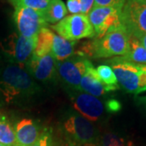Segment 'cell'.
Masks as SVG:
<instances>
[{
	"instance_id": "obj_23",
	"label": "cell",
	"mask_w": 146,
	"mask_h": 146,
	"mask_svg": "<svg viewBox=\"0 0 146 146\" xmlns=\"http://www.w3.org/2000/svg\"><path fill=\"white\" fill-rule=\"evenodd\" d=\"M31 146H53L52 131L49 128L42 131L39 138Z\"/></svg>"
},
{
	"instance_id": "obj_22",
	"label": "cell",
	"mask_w": 146,
	"mask_h": 146,
	"mask_svg": "<svg viewBox=\"0 0 146 146\" xmlns=\"http://www.w3.org/2000/svg\"><path fill=\"white\" fill-rule=\"evenodd\" d=\"M101 146H127V145L124 140L119 136L114 133H106L102 139Z\"/></svg>"
},
{
	"instance_id": "obj_28",
	"label": "cell",
	"mask_w": 146,
	"mask_h": 146,
	"mask_svg": "<svg viewBox=\"0 0 146 146\" xmlns=\"http://www.w3.org/2000/svg\"><path fill=\"white\" fill-rule=\"evenodd\" d=\"M139 40H140V42H141V44L143 45V46L145 48L146 50V34H144V35H142L141 36H140L139 38H138Z\"/></svg>"
},
{
	"instance_id": "obj_14",
	"label": "cell",
	"mask_w": 146,
	"mask_h": 146,
	"mask_svg": "<svg viewBox=\"0 0 146 146\" xmlns=\"http://www.w3.org/2000/svg\"><path fill=\"white\" fill-rule=\"evenodd\" d=\"M80 89L94 97H102L105 94L112 91V89L102 82L93 63L89 60L87 63L85 73L80 81Z\"/></svg>"
},
{
	"instance_id": "obj_12",
	"label": "cell",
	"mask_w": 146,
	"mask_h": 146,
	"mask_svg": "<svg viewBox=\"0 0 146 146\" xmlns=\"http://www.w3.org/2000/svg\"><path fill=\"white\" fill-rule=\"evenodd\" d=\"M26 66L30 76L42 82L50 80L57 70V62L51 53L41 57L32 55Z\"/></svg>"
},
{
	"instance_id": "obj_1",
	"label": "cell",
	"mask_w": 146,
	"mask_h": 146,
	"mask_svg": "<svg viewBox=\"0 0 146 146\" xmlns=\"http://www.w3.org/2000/svg\"><path fill=\"white\" fill-rule=\"evenodd\" d=\"M38 86L23 67L10 63L0 71V98L7 104H16L38 92Z\"/></svg>"
},
{
	"instance_id": "obj_21",
	"label": "cell",
	"mask_w": 146,
	"mask_h": 146,
	"mask_svg": "<svg viewBox=\"0 0 146 146\" xmlns=\"http://www.w3.org/2000/svg\"><path fill=\"white\" fill-rule=\"evenodd\" d=\"M14 7H28L33 10L43 11L46 9L50 0H8Z\"/></svg>"
},
{
	"instance_id": "obj_5",
	"label": "cell",
	"mask_w": 146,
	"mask_h": 146,
	"mask_svg": "<svg viewBox=\"0 0 146 146\" xmlns=\"http://www.w3.org/2000/svg\"><path fill=\"white\" fill-rule=\"evenodd\" d=\"M36 42V38H27L19 33H12L0 42V48L11 63L24 68L31 58Z\"/></svg>"
},
{
	"instance_id": "obj_9",
	"label": "cell",
	"mask_w": 146,
	"mask_h": 146,
	"mask_svg": "<svg viewBox=\"0 0 146 146\" xmlns=\"http://www.w3.org/2000/svg\"><path fill=\"white\" fill-rule=\"evenodd\" d=\"M14 8L13 20L18 33L22 36L27 38H37L42 29L48 26L41 11L21 7Z\"/></svg>"
},
{
	"instance_id": "obj_11",
	"label": "cell",
	"mask_w": 146,
	"mask_h": 146,
	"mask_svg": "<svg viewBox=\"0 0 146 146\" xmlns=\"http://www.w3.org/2000/svg\"><path fill=\"white\" fill-rule=\"evenodd\" d=\"M71 101L76 110L89 121H97L104 113V104L97 97L78 91L71 96Z\"/></svg>"
},
{
	"instance_id": "obj_13",
	"label": "cell",
	"mask_w": 146,
	"mask_h": 146,
	"mask_svg": "<svg viewBox=\"0 0 146 146\" xmlns=\"http://www.w3.org/2000/svg\"><path fill=\"white\" fill-rule=\"evenodd\" d=\"M17 146H31L39 138L42 131L31 119H22L14 125Z\"/></svg>"
},
{
	"instance_id": "obj_6",
	"label": "cell",
	"mask_w": 146,
	"mask_h": 146,
	"mask_svg": "<svg viewBox=\"0 0 146 146\" xmlns=\"http://www.w3.org/2000/svg\"><path fill=\"white\" fill-rule=\"evenodd\" d=\"M51 29L68 41L76 42L83 38H94L95 32L88 16L77 14L70 15L58 23L51 25Z\"/></svg>"
},
{
	"instance_id": "obj_10",
	"label": "cell",
	"mask_w": 146,
	"mask_h": 146,
	"mask_svg": "<svg viewBox=\"0 0 146 146\" xmlns=\"http://www.w3.org/2000/svg\"><path fill=\"white\" fill-rule=\"evenodd\" d=\"M89 59L84 56H72L63 62L57 63V72L68 86L76 91H81L80 81L86 71Z\"/></svg>"
},
{
	"instance_id": "obj_19",
	"label": "cell",
	"mask_w": 146,
	"mask_h": 146,
	"mask_svg": "<svg viewBox=\"0 0 146 146\" xmlns=\"http://www.w3.org/2000/svg\"><path fill=\"white\" fill-rule=\"evenodd\" d=\"M0 143L5 146H16L14 127L5 115H0Z\"/></svg>"
},
{
	"instance_id": "obj_31",
	"label": "cell",
	"mask_w": 146,
	"mask_h": 146,
	"mask_svg": "<svg viewBox=\"0 0 146 146\" xmlns=\"http://www.w3.org/2000/svg\"><path fill=\"white\" fill-rule=\"evenodd\" d=\"M16 146H17V145H16Z\"/></svg>"
},
{
	"instance_id": "obj_4",
	"label": "cell",
	"mask_w": 146,
	"mask_h": 146,
	"mask_svg": "<svg viewBox=\"0 0 146 146\" xmlns=\"http://www.w3.org/2000/svg\"><path fill=\"white\" fill-rule=\"evenodd\" d=\"M68 140L79 145L94 146L98 141V131L89 120L79 114H71L63 123Z\"/></svg>"
},
{
	"instance_id": "obj_8",
	"label": "cell",
	"mask_w": 146,
	"mask_h": 146,
	"mask_svg": "<svg viewBox=\"0 0 146 146\" xmlns=\"http://www.w3.org/2000/svg\"><path fill=\"white\" fill-rule=\"evenodd\" d=\"M122 9L114 7H94L88 18L95 32L94 38H101L107 33L122 27Z\"/></svg>"
},
{
	"instance_id": "obj_26",
	"label": "cell",
	"mask_w": 146,
	"mask_h": 146,
	"mask_svg": "<svg viewBox=\"0 0 146 146\" xmlns=\"http://www.w3.org/2000/svg\"><path fill=\"white\" fill-rule=\"evenodd\" d=\"M80 5H81V13L80 14L88 16L90 11L94 7V0H80Z\"/></svg>"
},
{
	"instance_id": "obj_17",
	"label": "cell",
	"mask_w": 146,
	"mask_h": 146,
	"mask_svg": "<svg viewBox=\"0 0 146 146\" xmlns=\"http://www.w3.org/2000/svg\"><path fill=\"white\" fill-rule=\"evenodd\" d=\"M54 36V33L47 27L42 29L36 38V46L33 55L41 57L51 53Z\"/></svg>"
},
{
	"instance_id": "obj_16",
	"label": "cell",
	"mask_w": 146,
	"mask_h": 146,
	"mask_svg": "<svg viewBox=\"0 0 146 146\" xmlns=\"http://www.w3.org/2000/svg\"><path fill=\"white\" fill-rule=\"evenodd\" d=\"M42 13L47 24L55 25L67 16L68 9L62 0H50L46 9Z\"/></svg>"
},
{
	"instance_id": "obj_29",
	"label": "cell",
	"mask_w": 146,
	"mask_h": 146,
	"mask_svg": "<svg viewBox=\"0 0 146 146\" xmlns=\"http://www.w3.org/2000/svg\"><path fill=\"white\" fill-rule=\"evenodd\" d=\"M140 101H141V103L143 105H145V106L146 107V96L142 97V98H140Z\"/></svg>"
},
{
	"instance_id": "obj_18",
	"label": "cell",
	"mask_w": 146,
	"mask_h": 146,
	"mask_svg": "<svg viewBox=\"0 0 146 146\" xmlns=\"http://www.w3.org/2000/svg\"><path fill=\"white\" fill-rule=\"evenodd\" d=\"M126 60L136 64L146 65V50L140 40L129 35V50L127 54L123 56Z\"/></svg>"
},
{
	"instance_id": "obj_20",
	"label": "cell",
	"mask_w": 146,
	"mask_h": 146,
	"mask_svg": "<svg viewBox=\"0 0 146 146\" xmlns=\"http://www.w3.org/2000/svg\"><path fill=\"white\" fill-rule=\"evenodd\" d=\"M96 71L102 82L112 89V91H115L119 88L115 73L108 64L99 65Z\"/></svg>"
},
{
	"instance_id": "obj_7",
	"label": "cell",
	"mask_w": 146,
	"mask_h": 146,
	"mask_svg": "<svg viewBox=\"0 0 146 146\" xmlns=\"http://www.w3.org/2000/svg\"><path fill=\"white\" fill-rule=\"evenodd\" d=\"M120 20L129 35L139 38L146 34V0H126Z\"/></svg>"
},
{
	"instance_id": "obj_2",
	"label": "cell",
	"mask_w": 146,
	"mask_h": 146,
	"mask_svg": "<svg viewBox=\"0 0 146 146\" xmlns=\"http://www.w3.org/2000/svg\"><path fill=\"white\" fill-rule=\"evenodd\" d=\"M129 50V34L123 26L107 33L101 38L85 42L78 51L80 56L108 58L124 56Z\"/></svg>"
},
{
	"instance_id": "obj_25",
	"label": "cell",
	"mask_w": 146,
	"mask_h": 146,
	"mask_svg": "<svg viewBox=\"0 0 146 146\" xmlns=\"http://www.w3.org/2000/svg\"><path fill=\"white\" fill-rule=\"evenodd\" d=\"M66 7L68 11L72 15H77L81 13L80 0H68Z\"/></svg>"
},
{
	"instance_id": "obj_27",
	"label": "cell",
	"mask_w": 146,
	"mask_h": 146,
	"mask_svg": "<svg viewBox=\"0 0 146 146\" xmlns=\"http://www.w3.org/2000/svg\"><path fill=\"white\" fill-rule=\"evenodd\" d=\"M106 109L109 112H116L121 109V105L117 100H109L106 102Z\"/></svg>"
},
{
	"instance_id": "obj_24",
	"label": "cell",
	"mask_w": 146,
	"mask_h": 146,
	"mask_svg": "<svg viewBox=\"0 0 146 146\" xmlns=\"http://www.w3.org/2000/svg\"><path fill=\"white\" fill-rule=\"evenodd\" d=\"M126 0H94V7H114L122 9Z\"/></svg>"
},
{
	"instance_id": "obj_30",
	"label": "cell",
	"mask_w": 146,
	"mask_h": 146,
	"mask_svg": "<svg viewBox=\"0 0 146 146\" xmlns=\"http://www.w3.org/2000/svg\"><path fill=\"white\" fill-rule=\"evenodd\" d=\"M0 146H5V145H2V144L0 143Z\"/></svg>"
},
{
	"instance_id": "obj_15",
	"label": "cell",
	"mask_w": 146,
	"mask_h": 146,
	"mask_svg": "<svg viewBox=\"0 0 146 146\" xmlns=\"http://www.w3.org/2000/svg\"><path fill=\"white\" fill-rule=\"evenodd\" d=\"M76 44V42L68 41L54 33L51 54L57 62H63L74 54Z\"/></svg>"
},
{
	"instance_id": "obj_3",
	"label": "cell",
	"mask_w": 146,
	"mask_h": 146,
	"mask_svg": "<svg viewBox=\"0 0 146 146\" xmlns=\"http://www.w3.org/2000/svg\"><path fill=\"white\" fill-rule=\"evenodd\" d=\"M107 63L118 84L127 93L137 94L146 91V65L130 62L123 56L109 59Z\"/></svg>"
}]
</instances>
